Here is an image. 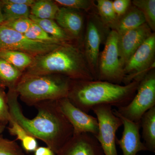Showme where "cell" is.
I'll return each instance as SVG.
<instances>
[{
	"mask_svg": "<svg viewBox=\"0 0 155 155\" xmlns=\"http://www.w3.org/2000/svg\"><path fill=\"white\" fill-rule=\"evenodd\" d=\"M29 18L34 23L38 25L44 30L53 37L62 42H71L74 40L57 24L54 20L48 19H40L31 15Z\"/></svg>",
	"mask_w": 155,
	"mask_h": 155,
	"instance_id": "20",
	"label": "cell"
},
{
	"mask_svg": "<svg viewBox=\"0 0 155 155\" xmlns=\"http://www.w3.org/2000/svg\"><path fill=\"white\" fill-rule=\"evenodd\" d=\"M97 3V14L101 21L107 28L113 29L118 18L113 8L112 1L98 0Z\"/></svg>",
	"mask_w": 155,
	"mask_h": 155,
	"instance_id": "24",
	"label": "cell"
},
{
	"mask_svg": "<svg viewBox=\"0 0 155 155\" xmlns=\"http://www.w3.org/2000/svg\"><path fill=\"white\" fill-rule=\"evenodd\" d=\"M61 44L35 41L5 25L0 26V51L14 50L35 57L50 52Z\"/></svg>",
	"mask_w": 155,
	"mask_h": 155,
	"instance_id": "10",
	"label": "cell"
},
{
	"mask_svg": "<svg viewBox=\"0 0 155 155\" xmlns=\"http://www.w3.org/2000/svg\"><path fill=\"white\" fill-rule=\"evenodd\" d=\"M4 87L0 85V119L2 122L8 124L12 120L8 105L7 95L4 91Z\"/></svg>",
	"mask_w": 155,
	"mask_h": 155,
	"instance_id": "30",
	"label": "cell"
},
{
	"mask_svg": "<svg viewBox=\"0 0 155 155\" xmlns=\"http://www.w3.org/2000/svg\"><path fill=\"white\" fill-rule=\"evenodd\" d=\"M63 114L73 128V134L88 133L96 136L98 131L96 117L81 110L70 102L68 98L57 101Z\"/></svg>",
	"mask_w": 155,
	"mask_h": 155,
	"instance_id": "11",
	"label": "cell"
},
{
	"mask_svg": "<svg viewBox=\"0 0 155 155\" xmlns=\"http://www.w3.org/2000/svg\"><path fill=\"white\" fill-rule=\"evenodd\" d=\"M22 75H60L71 80H95L82 49L63 42L50 52L34 58Z\"/></svg>",
	"mask_w": 155,
	"mask_h": 155,
	"instance_id": "3",
	"label": "cell"
},
{
	"mask_svg": "<svg viewBox=\"0 0 155 155\" xmlns=\"http://www.w3.org/2000/svg\"><path fill=\"white\" fill-rule=\"evenodd\" d=\"M55 21L73 39L82 37L84 17L79 10L61 7L56 14Z\"/></svg>",
	"mask_w": 155,
	"mask_h": 155,
	"instance_id": "15",
	"label": "cell"
},
{
	"mask_svg": "<svg viewBox=\"0 0 155 155\" xmlns=\"http://www.w3.org/2000/svg\"><path fill=\"white\" fill-rule=\"evenodd\" d=\"M59 8L54 1L38 0L30 6V14L38 19L54 20Z\"/></svg>",
	"mask_w": 155,
	"mask_h": 155,
	"instance_id": "21",
	"label": "cell"
},
{
	"mask_svg": "<svg viewBox=\"0 0 155 155\" xmlns=\"http://www.w3.org/2000/svg\"><path fill=\"white\" fill-rule=\"evenodd\" d=\"M34 155H55V154L48 147H39L35 151Z\"/></svg>",
	"mask_w": 155,
	"mask_h": 155,
	"instance_id": "32",
	"label": "cell"
},
{
	"mask_svg": "<svg viewBox=\"0 0 155 155\" xmlns=\"http://www.w3.org/2000/svg\"><path fill=\"white\" fill-rule=\"evenodd\" d=\"M140 81L124 85L99 80H71L67 97L73 105L88 114L93 108L127 106L136 93Z\"/></svg>",
	"mask_w": 155,
	"mask_h": 155,
	"instance_id": "2",
	"label": "cell"
},
{
	"mask_svg": "<svg viewBox=\"0 0 155 155\" xmlns=\"http://www.w3.org/2000/svg\"><path fill=\"white\" fill-rule=\"evenodd\" d=\"M22 72L0 58V85L9 89L15 88L22 77Z\"/></svg>",
	"mask_w": 155,
	"mask_h": 155,
	"instance_id": "22",
	"label": "cell"
},
{
	"mask_svg": "<svg viewBox=\"0 0 155 155\" xmlns=\"http://www.w3.org/2000/svg\"><path fill=\"white\" fill-rule=\"evenodd\" d=\"M7 95L12 119L30 135L44 142L55 154L73 135V127L57 101H45L36 104L34 107L37 115L30 119L23 114L15 89H9Z\"/></svg>",
	"mask_w": 155,
	"mask_h": 155,
	"instance_id": "1",
	"label": "cell"
},
{
	"mask_svg": "<svg viewBox=\"0 0 155 155\" xmlns=\"http://www.w3.org/2000/svg\"><path fill=\"white\" fill-rule=\"evenodd\" d=\"M24 35L31 39L45 43L58 45L63 43L51 36L40 26L34 22Z\"/></svg>",
	"mask_w": 155,
	"mask_h": 155,
	"instance_id": "26",
	"label": "cell"
},
{
	"mask_svg": "<svg viewBox=\"0 0 155 155\" xmlns=\"http://www.w3.org/2000/svg\"><path fill=\"white\" fill-rule=\"evenodd\" d=\"M155 34L153 32L130 57L123 69L127 84L133 81H140L155 67Z\"/></svg>",
	"mask_w": 155,
	"mask_h": 155,
	"instance_id": "8",
	"label": "cell"
},
{
	"mask_svg": "<svg viewBox=\"0 0 155 155\" xmlns=\"http://www.w3.org/2000/svg\"><path fill=\"white\" fill-rule=\"evenodd\" d=\"M6 2L17 4V5H25L28 6L32 5L35 2V0H5Z\"/></svg>",
	"mask_w": 155,
	"mask_h": 155,
	"instance_id": "33",
	"label": "cell"
},
{
	"mask_svg": "<svg viewBox=\"0 0 155 155\" xmlns=\"http://www.w3.org/2000/svg\"><path fill=\"white\" fill-rule=\"evenodd\" d=\"M9 123L10 127L8 129L10 134L17 137L16 140L21 141L22 148L26 152H34L38 147L36 139L27 133L14 119H12Z\"/></svg>",
	"mask_w": 155,
	"mask_h": 155,
	"instance_id": "19",
	"label": "cell"
},
{
	"mask_svg": "<svg viewBox=\"0 0 155 155\" xmlns=\"http://www.w3.org/2000/svg\"><path fill=\"white\" fill-rule=\"evenodd\" d=\"M33 56L14 50H1L0 58L17 68L20 72L25 71L33 62Z\"/></svg>",
	"mask_w": 155,
	"mask_h": 155,
	"instance_id": "18",
	"label": "cell"
},
{
	"mask_svg": "<svg viewBox=\"0 0 155 155\" xmlns=\"http://www.w3.org/2000/svg\"><path fill=\"white\" fill-rule=\"evenodd\" d=\"M0 155H25L16 140H10L0 135Z\"/></svg>",
	"mask_w": 155,
	"mask_h": 155,
	"instance_id": "27",
	"label": "cell"
},
{
	"mask_svg": "<svg viewBox=\"0 0 155 155\" xmlns=\"http://www.w3.org/2000/svg\"><path fill=\"white\" fill-rule=\"evenodd\" d=\"M154 107L155 73L153 69L140 81L136 93L130 102L116 110L124 118L139 123L143 115Z\"/></svg>",
	"mask_w": 155,
	"mask_h": 155,
	"instance_id": "6",
	"label": "cell"
},
{
	"mask_svg": "<svg viewBox=\"0 0 155 155\" xmlns=\"http://www.w3.org/2000/svg\"><path fill=\"white\" fill-rule=\"evenodd\" d=\"M113 112L122 120L124 127L122 137L120 139L117 138L116 140V144L120 147L123 155H138L140 152L148 151L141 140L140 122H133L124 118L116 110H113Z\"/></svg>",
	"mask_w": 155,
	"mask_h": 155,
	"instance_id": "13",
	"label": "cell"
},
{
	"mask_svg": "<svg viewBox=\"0 0 155 155\" xmlns=\"http://www.w3.org/2000/svg\"><path fill=\"white\" fill-rule=\"evenodd\" d=\"M113 8L118 18H119L127 12L131 5L130 0H115L112 1Z\"/></svg>",
	"mask_w": 155,
	"mask_h": 155,
	"instance_id": "31",
	"label": "cell"
},
{
	"mask_svg": "<svg viewBox=\"0 0 155 155\" xmlns=\"http://www.w3.org/2000/svg\"><path fill=\"white\" fill-rule=\"evenodd\" d=\"M54 2L62 7L77 10L81 9L88 11L94 5V1L91 0H55Z\"/></svg>",
	"mask_w": 155,
	"mask_h": 155,
	"instance_id": "28",
	"label": "cell"
},
{
	"mask_svg": "<svg viewBox=\"0 0 155 155\" xmlns=\"http://www.w3.org/2000/svg\"><path fill=\"white\" fill-rule=\"evenodd\" d=\"M0 122H2V121H1V119H0Z\"/></svg>",
	"mask_w": 155,
	"mask_h": 155,
	"instance_id": "36",
	"label": "cell"
},
{
	"mask_svg": "<svg viewBox=\"0 0 155 155\" xmlns=\"http://www.w3.org/2000/svg\"><path fill=\"white\" fill-rule=\"evenodd\" d=\"M145 23V19L141 11L133 5H131L125 14L118 18L112 30L116 31L119 34L138 28Z\"/></svg>",
	"mask_w": 155,
	"mask_h": 155,
	"instance_id": "16",
	"label": "cell"
},
{
	"mask_svg": "<svg viewBox=\"0 0 155 155\" xmlns=\"http://www.w3.org/2000/svg\"><path fill=\"white\" fill-rule=\"evenodd\" d=\"M1 1L4 22L21 18H29L31 14L30 6L6 2L5 0Z\"/></svg>",
	"mask_w": 155,
	"mask_h": 155,
	"instance_id": "23",
	"label": "cell"
},
{
	"mask_svg": "<svg viewBox=\"0 0 155 155\" xmlns=\"http://www.w3.org/2000/svg\"><path fill=\"white\" fill-rule=\"evenodd\" d=\"M71 81L60 75H22L15 89L22 102L34 107L41 102L67 97Z\"/></svg>",
	"mask_w": 155,
	"mask_h": 155,
	"instance_id": "4",
	"label": "cell"
},
{
	"mask_svg": "<svg viewBox=\"0 0 155 155\" xmlns=\"http://www.w3.org/2000/svg\"><path fill=\"white\" fill-rule=\"evenodd\" d=\"M131 4L139 9L144 16L146 23L151 30L155 31V0H134Z\"/></svg>",
	"mask_w": 155,
	"mask_h": 155,
	"instance_id": "25",
	"label": "cell"
},
{
	"mask_svg": "<svg viewBox=\"0 0 155 155\" xmlns=\"http://www.w3.org/2000/svg\"><path fill=\"white\" fill-rule=\"evenodd\" d=\"M118 39V34L116 31H110L104 50L100 54L96 80L119 84L123 83L124 68L119 58Z\"/></svg>",
	"mask_w": 155,
	"mask_h": 155,
	"instance_id": "5",
	"label": "cell"
},
{
	"mask_svg": "<svg viewBox=\"0 0 155 155\" xmlns=\"http://www.w3.org/2000/svg\"><path fill=\"white\" fill-rule=\"evenodd\" d=\"M153 33L145 23L138 28L118 34L119 56L123 68L134 52Z\"/></svg>",
	"mask_w": 155,
	"mask_h": 155,
	"instance_id": "12",
	"label": "cell"
},
{
	"mask_svg": "<svg viewBox=\"0 0 155 155\" xmlns=\"http://www.w3.org/2000/svg\"><path fill=\"white\" fill-rule=\"evenodd\" d=\"M7 125L4 122H0V135H2V134L5 131Z\"/></svg>",
	"mask_w": 155,
	"mask_h": 155,
	"instance_id": "35",
	"label": "cell"
},
{
	"mask_svg": "<svg viewBox=\"0 0 155 155\" xmlns=\"http://www.w3.org/2000/svg\"><path fill=\"white\" fill-rule=\"evenodd\" d=\"M110 31L104 25L97 14L91 13L87 15L82 50L95 80H96L100 46L103 41L105 42Z\"/></svg>",
	"mask_w": 155,
	"mask_h": 155,
	"instance_id": "7",
	"label": "cell"
},
{
	"mask_svg": "<svg viewBox=\"0 0 155 155\" xmlns=\"http://www.w3.org/2000/svg\"><path fill=\"white\" fill-rule=\"evenodd\" d=\"M56 155H104L101 145L93 134H73Z\"/></svg>",
	"mask_w": 155,
	"mask_h": 155,
	"instance_id": "14",
	"label": "cell"
},
{
	"mask_svg": "<svg viewBox=\"0 0 155 155\" xmlns=\"http://www.w3.org/2000/svg\"><path fill=\"white\" fill-rule=\"evenodd\" d=\"M98 123V131L96 136L104 155H118L116 147V132L123 125L122 120L114 114L110 105L96 106L92 109Z\"/></svg>",
	"mask_w": 155,
	"mask_h": 155,
	"instance_id": "9",
	"label": "cell"
},
{
	"mask_svg": "<svg viewBox=\"0 0 155 155\" xmlns=\"http://www.w3.org/2000/svg\"><path fill=\"white\" fill-rule=\"evenodd\" d=\"M5 21H4V16L2 11V2L0 1V26H2L4 24Z\"/></svg>",
	"mask_w": 155,
	"mask_h": 155,
	"instance_id": "34",
	"label": "cell"
},
{
	"mask_svg": "<svg viewBox=\"0 0 155 155\" xmlns=\"http://www.w3.org/2000/svg\"><path fill=\"white\" fill-rule=\"evenodd\" d=\"M33 22L29 18H21L4 22L3 25L19 33L25 34Z\"/></svg>",
	"mask_w": 155,
	"mask_h": 155,
	"instance_id": "29",
	"label": "cell"
},
{
	"mask_svg": "<svg viewBox=\"0 0 155 155\" xmlns=\"http://www.w3.org/2000/svg\"><path fill=\"white\" fill-rule=\"evenodd\" d=\"M142 137L147 150L155 152V107L147 111L140 121Z\"/></svg>",
	"mask_w": 155,
	"mask_h": 155,
	"instance_id": "17",
	"label": "cell"
}]
</instances>
